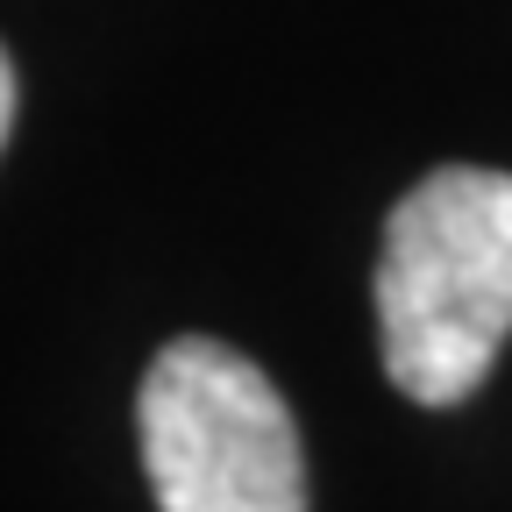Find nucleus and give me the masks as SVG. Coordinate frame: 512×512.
Listing matches in <instances>:
<instances>
[{
    "instance_id": "obj_1",
    "label": "nucleus",
    "mask_w": 512,
    "mask_h": 512,
    "mask_svg": "<svg viewBox=\"0 0 512 512\" xmlns=\"http://www.w3.org/2000/svg\"><path fill=\"white\" fill-rule=\"evenodd\" d=\"M384 377L427 413L484 392L512 335V171L441 164L384 214L377 249Z\"/></svg>"
},
{
    "instance_id": "obj_2",
    "label": "nucleus",
    "mask_w": 512,
    "mask_h": 512,
    "mask_svg": "<svg viewBox=\"0 0 512 512\" xmlns=\"http://www.w3.org/2000/svg\"><path fill=\"white\" fill-rule=\"evenodd\" d=\"M136 441L164 512H306V448L285 392L214 335H178L150 356Z\"/></svg>"
},
{
    "instance_id": "obj_3",
    "label": "nucleus",
    "mask_w": 512,
    "mask_h": 512,
    "mask_svg": "<svg viewBox=\"0 0 512 512\" xmlns=\"http://www.w3.org/2000/svg\"><path fill=\"white\" fill-rule=\"evenodd\" d=\"M15 121H22V64L0 57V143H15Z\"/></svg>"
}]
</instances>
